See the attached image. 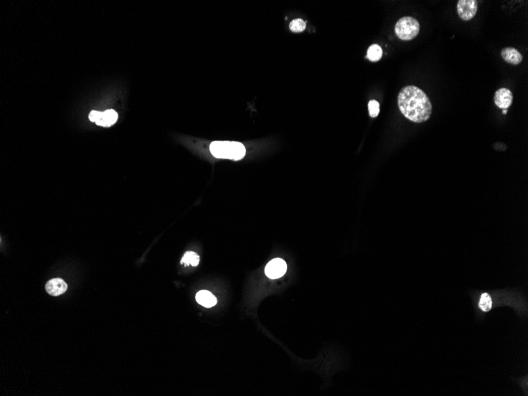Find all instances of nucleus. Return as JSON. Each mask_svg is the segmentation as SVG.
<instances>
[{
	"instance_id": "1",
	"label": "nucleus",
	"mask_w": 528,
	"mask_h": 396,
	"mask_svg": "<svg viewBox=\"0 0 528 396\" xmlns=\"http://www.w3.org/2000/svg\"><path fill=\"white\" fill-rule=\"evenodd\" d=\"M471 297L478 322L482 321L488 313L499 307L512 308L521 320L528 318V300L522 294L505 290L496 292L478 291L471 294Z\"/></svg>"
},
{
	"instance_id": "2",
	"label": "nucleus",
	"mask_w": 528,
	"mask_h": 396,
	"mask_svg": "<svg viewBox=\"0 0 528 396\" xmlns=\"http://www.w3.org/2000/svg\"><path fill=\"white\" fill-rule=\"evenodd\" d=\"M398 105L405 117L413 123H424L432 115V105L429 98L416 85H407L400 90Z\"/></svg>"
},
{
	"instance_id": "3",
	"label": "nucleus",
	"mask_w": 528,
	"mask_h": 396,
	"mask_svg": "<svg viewBox=\"0 0 528 396\" xmlns=\"http://www.w3.org/2000/svg\"><path fill=\"white\" fill-rule=\"evenodd\" d=\"M212 155L216 158L239 161L246 154L245 146L239 142L230 141H214L210 146Z\"/></svg>"
},
{
	"instance_id": "4",
	"label": "nucleus",
	"mask_w": 528,
	"mask_h": 396,
	"mask_svg": "<svg viewBox=\"0 0 528 396\" xmlns=\"http://www.w3.org/2000/svg\"><path fill=\"white\" fill-rule=\"evenodd\" d=\"M396 35L403 41H411L418 35L420 32L419 21L414 17H403L398 20L395 27Z\"/></svg>"
},
{
	"instance_id": "5",
	"label": "nucleus",
	"mask_w": 528,
	"mask_h": 396,
	"mask_svg": "<svg viewBox=\"0 0 528 396\" xmlns=\"http://www.w3.org/2000/svg\"><path fill=\"white\" fill-rule=\"evenodd\" d=\"M478 2L476 0H460L457 3L459 17L463 21H470L477 14Z\"/></svg>"
},
{
	"instance_id": "6",
	"label": "nucleus",
	"mask_w": 528,
	"mask_h": 396,
	"mask_svg": "<svg viewBox=\"0 0 528 396\" xmlns=\"http://www.w3.org/2000/svg\"><path fill=\"white\" fill-rule=\"evenodd\" d=\"M287 270L286 263L281 259L276 258L266 264L265 274L271 279H279L285 275Z\"/></svg>"
},
{
	"instance_id": "7",
	"label": "nucleus",
	"mask_w": 528,
	"mask_h": 396,
	"mask_svg": "<svg viewBox=\"0 0 528 396\" xmlns=\"http://www.w3.org/2000/svg\"><path fill=\"white\" fill-rule=\"evenodd\" d=\"M513 101V95L509 89L501 88L496 90L494 95V102L501 109H507Z\"/></svg>"
},
{
	"instance_id": "8",
	"label": "nucleus",
	"mask_w": 528,
	"mask_h": 396,
	"mask_svg": "<svg viewBox=\"0 0 528 396\" xmlns=\"http://www.w3.org/2000/svg\"><path fill=\"white\" fill-rule=\"evenodd\" d=\"M48 294L51 296H59L64 294L67 290V285L61 279H51L45 285Z\"/></svg>"
},
{
	"instance_id": "9",
	"label": "nucleus",
	"mask_w": 528,
	"mask_h": 396,
	"mask_svg": "<svg viewBox=\"0 0 528 396\" xmlns=\"http://www.w3.org/2000/svg\"><path fill=\"white\" fill-rule=\"evenodd\" d=\"M501 56L505 62L512 65H519L523 61L522 54L515 48L508 47L503 49Z\"/></svg>"
},
{
	"instance_id": "10",
	"label": "nucleus",
	"mask_w": 528,
	"mask_h": 396,
	"mask_svg": "<svg viewBox=\"0 0 528 396\" xmlns=\"http://www.w3.org/2000/svg\"><path fill=\"white\" fill-rule=\"evenodd\" d=\"M117 113L113 110V109H109V110H106V111L103 112V113L100 112V114L98 116V119H97L95 123L98 126L108 128V127H110V126L115 124L116 122L117 121Z\"/></svg>"
},
{
	"instance_id": "11",
	"label": "nucleus",
	"mask_w": 528,
	"mask_h": 396,
	"mask_svg": "<svg viewBox=\"0 0 528 396\" xmlns=\"http://www.w3.org/2000/svg\"><path fill=\"white\" fill-rule=\"evenodd\" d=\"M196 300L199 305L206 308H211L217 304V298L207 290H201L196 294Z\"/></svg>"
},
{
	"instance_id": "12",
	"label": "nucleus",
	"mask_w": 528,
	"mask_h": 396,
	"mask_svg": "<svg viewBox=\"0 0 528 396\" xmlns=\"http://www.w3.org/2000/svg\"><path fill=\"white\" fill-rule=\"evenodd\" d=\"M382 56H383V50L379 45H373L368 48L366 57L372 62L379 61L381 59Z\"/></svg>"
},
{
	"instance_id": "13",
	"label": "nucleus",
	"mask_w": 528,
	"mask_h": 396,
	"mask_svg": "<svg viewBox=\"0 0 528 396\" xmlns=\"http://www.w3.org/2000/svg\"><path fill=\"white\" fill-rule=\"evenodd\" d=\"M199 264V256L194 251H187L183 255L181 264H185L187 266H196Z\"/></svg>"
},
{
	"instance_id": "14",
	"label": "nucleus",
	"mask_w": 528,
	"mask_h": 396,
	"mask_svg": "<svg viewBox=\"0 0 528 396\" xmlns=\"http://www.w3.org/2000/svg\"><path fill=\"white\" fill-rule=\"evenodd\" d=\"M306 28V22L302 19H295L290 24V30L294 33H300Z\"/></svg>"
},
{
	"instance_id": "15",
	"label": "nucleus",
	"mask_w": 528,
	"mask_h": 396,
	"mask_svg": "<svg viewBox=\"0 0 528 396\" xmlns=\"http://www.w3.org/2000/svg\"><path fill=\"white\" fill-rule=\"evenodd\" d=\"M368 113L371 117L378 116L380 113V104L375 100H372L368 102Z\"/></svg>"
},
{
	"instance_id": "16",
	"label": "nucleus",
	"mask_w": 528,
	"mask_h": 396,
	"mask_svg": "<svg viewBox=\"0 0 528 396\" xmlns=\"http://www.w3.org/2000/svg\"><path fill=\"white\" fill-rule=\"evenodd\" d=\"M99 114H100V112L92 111L91 113H90V115H89V119H90V121L94 122V123H95L97 119H98Z\"/></svg>"
},
{
	"instance_id": "17",
	"label": "nucleus",
	"mask_w": 528,
	"mask_h": 396,
	"mask_svg": "<svg viewBox=\"0 0 528 396\" xmlns=\"http://www.w3.org/2000/svg\"><path fill=\"white\" fill-rule=\"evenodd\" d=\"M507 109H504V111H503V114H506V113H507Z\"/></svg>"
}]
</instances>
